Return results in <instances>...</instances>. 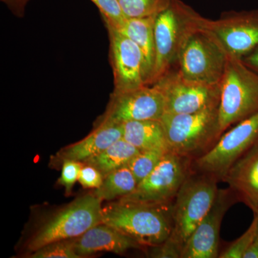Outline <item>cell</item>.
Returning <instances> with one entry per match:
<instances>
[{
  "mask_svg": "<svg viewBox=\"0 0 258 258\" xmlns=\"http://www.w3.org/2000/svg\"><path fill=\"white\" fill-rule=\"evenodd\" d=\"M102 222L144 247L165 242L172 232L173 204L149 205L118 200L102 208Z\"/></svg>",
  "mask_w": 258,
  "mask_h": 258,
  "instance_id": "1",
  "label": "cell"
},
{
  "mask_svg": "<svg viewBox=\"0 0 258 258\" xmlns=\"http://www.w3.org/2000/svg\"><path fill=\"white\" fill-rule=\"evenodd\" d=\"M204 18L181 0L158 13L154 20L156 58L152 85L176 69L180 53L188 39L200 28Z\"/></svg>",
  "mask_w": 258,
  "mask_h": 258,
  "instance_id": "2",
  "label": "cell"
},
{
  "mask_svg": "<svg viewBox=\"0 0 258 258\" xmlns=\"http://www.w3.org/2000/svg\"><path fill=\"white\" fill-rule=\"evenodd\" d=\"M160 120L168 150L192 160L208 152L224 134L218 107L193 113H164Z\"/></svg>",
  "mask_w": 258,
  "mask_h": 258,
  "instance_id": "3",
  "label": "cell"
},
{
  "mask_svg": "<svg viewBox=\"0 0 258 258\" xmlns=\"http://www.w3.org/2000/svg\"><path fill=\"white\" fill-rule=\"evenodd\" d=\"M215 176L192 171L173 204L172 232L168 240L182 252L185 244L212 208L218 191Z\"/></svg>",
  "mask_w": 258,
  "mask_h": 258,
  "instance_id": "4",
  "label": "cell"
},
{
  "mask_svg": "<svg viewBox=\"0 0 258 258\" xmlns=\"http://www.w3.org/2000/svg\"><path fill=\"white\" fill-rule=\"evenodd\" d=\"M258 112V74L242 59L228 55L220 83L219 121L222 132Z\"/></svg>",
  "mask_w": 258,
  "mask_h": 258,
  "instance_id": "5",
  "label": "cell"
},
{
  "mask_svg": "<svg viewBox=\"0 0 258 258\" xmlns=\"http://www.w3.org/2000/svg\"><path fill=\"white\" fill-rule=\"evenodd\" d=\"M101 202L93 193L75 200L38 229L28 242V252H34L56 241L76 238L101 223Z\"/></svg>",
  "mask_w": 258,
  "mask_h": 258,
  "instance_id": "6",
  "label": "cell"
},
{
  "mask_svg": "<svg viewBox=\"0 0 258 258\" xmlns=\"http://www.w3.org/2000/svg\"><path fill=\"white\" fill-rule=\"evenodd\" d=\"M228 55L216 38L202 26L185 44L176 69L184 79L209 85H220Z\"/></svg>",
  "mask_w": 258,
  "mask_h": 258,
  "instance_id": "7",
  "label": "cell"
},
{
  "mask_svg": "<svg viewBox=\"0 0 258 258\" xmlns=\"http://www.w3.org/2000/svg\"><path fill=\"white\" fill-rule=\"evenodd\" d=\"M258 142V112L222 134L208 152L192 161V170L224 178L232 165Z\"/></svg>",
  "mask_w": 258,
  "mask_h": 258,
  "instance_id": "8",
  "label": "cell"
},
{
  "mask_svg": "<svg viewBox=\"0 0 258 258\" xmlns=\"http://www.w3.org/2000/svg\"><path fill=\"white\" fill-rule=\"evenodd\" d=\"M192 159L168 151L157 167L119 201L161 205L172 203L192 171Z\"/></svg>",
  "mask_w": 258,
  "mask_h": 258,
  "instance_id": "9",
  "label": "cell"
},
{
  "mask_svg": "<svg viewBox=\"0 0 258 258\" xmlns=\"http://www.w3.org/2000/svg\"><path fill=\"white\" fill-rule=\"evenodd\" d=\"M156 84L164 93L165 113H197L217 108L220 104V85L189 81L183 78L176 69L167 73Z\"/></svg>",
  "mask_w": 258,
  "mask_h": 258,
  "instance_id": "10",
  "label": "cell"
},
{
  "mask_svg": "<svg viewBox=\"0 0 258 258\" xmlns=\"http://www.w3.org/2000/svg\"><path fill=\"white\" fill-rule=\"evenodd\" d=\"M203 26L232 57L242 58L258 46V10L229 12L217 20L204 18Z\"/></svg>",
  "mask_w": 258,
  "mask_h": 258,
  "instance_id": "11",
  "label": "cell"
},
{
  "mask_svg": "<svg viewBox=\"0 0 258 258\" xmlns=\"http://www.w3.org/2000/svg\"><path fill=\"white\" fill-rule=\"evenodd\" d=\"M165 113V98L157 84L111 94L101 120L115 123L132 120H160Z\"/></svg>",
  "mask_w": 258,
  "mask_h": 258,
  "instance_id": "12",
  "label": "cell"
},
{
  "mask_svg": "<svg viewBox=\"0 0 258 258\" xmlns=\"http://www.w3.org/2000/svg\"><path fill=\"white\" fill-rule=\"evenodd\" d=\"M106 27L114 77L113 92H125L149 85L145 59L138 45L114 27Z\"/></svg>",
  "mask_w": 258,
  "mask_h": 258,
  "instance_id": "13",
  "label": "cell"
},
{
  "mask_svg": "<svg viewBox=\"0 0 258 258\" xmlns=\"http://www.w3.org/2000/svg\"><path fill=\"white\" fill-rule=\"evenodd\" d=\"M237 201L230 188L218 189L212 208L185 244L181 258L219 257L222 220L226 212Z\"/></svg>",
  "mask_w": 258,
  "mask_h": 258,
  "instance_id": "14",
  "label": "cell"
},
{
  "mask_svg": "<svg viewBox=\"0 0 258 258\" xmlns=\"http://www.w3.org/2000/svg\"><path fill=\"white\" fill-rule=\"evenodd\" d=\"M238 201L258 215V142L230 168L223 181Z\"/></svg>",
  "mask_w": 258,
  "mask_h": 258,
  "instance_id": "15",
  "label": "cell"
},
{
  "mask_svg": "<svg viewBox=\"0 0 258 258\" xmlns=\"http://www.w3.org/2000/svg\"><path fill=\"white\" fill-rule=\"evenodd\" d=\"M142 247L133 239L103 222L74 238L75 250L81 258L99 252L123 254L128 249Z\"/></svg>",
  "mask_w": 258,
  "mask_h": 258,
  "instance_id": "16",
  "label": "cell"
},
{
  "mask_svg": "<svg viewBox=\"0 0 258 258\" xmlns=\"http://www.w3.org/2000/svg\"><path fill=\"white\" fill-rule=\"evenodd\" d=\"M123 124L100 120L88 137L62 149L57 154V159L61 162L66 159L83 162L123 138Z\"/></svg>",
  "mask_w": 258,
  "mask_h": 258,
  "instance_id": "17",
  "label": "cell"
},
{
  "mask_svg": "<svg viewBox=\"0 0 258 258\" xmlns=\"http://www.w3.org/2000/svg\"><path fill=\"white\" fill-rule=\"evenodd\" d=\"M155 17L156 15L143 18L125 19L119 27L115 28L135 42L143 52L149 85H152L156 58L154 40Z\"/></svg>",
  "mask_w": 258,
  "mask_h": 258,
  "instance_id": "18",
  "label": "cell"
},
{
  "mask_svg": "<svg viewBox=\"0 0 258 258\" xmlns=\"http://www.w3.org/2000/svg\"><path fill=\"white\" fill-rule=\"evenodd\" d=\"M123 124V139L140 151L168 150L165 132L160 120H132Z\"/></svg>",
  "mask_w": 258,
  "mask_h": 258,
  "instance_id": "19",
  "label": "cell"
},
{
  "mask_svg": "<svg viewBox=\"0 0 258 258\" xmlns=\"http://www.w3.org/2000/svg\"><path fill=\"white\" fill-rule=\"evenodd\" d=\"M139 152V149L122 138L98 155L90 158L82 163L96 168L105 177L111 171L128 165V163Z\"/></svg>",
  "mask_w": 258,
  "mask_h": 258,
  "instance_id": "20",
  "label": "cell"
},
{
  "mask_svg": "<svg viewBox=\"0 0 258 258\" xmlns=\"http://www.w3.org/2000/svg\"><path fill=\"white\" fill-rule=\"evenodd\" d=\"M137 185L138 181L126 165L107 174L101 186L93 194L102 201H109L124 198L133 192Z\"/></svg>",
  "mask_w": 258,
  "mask_h": 258,
  "instance_id": "21",
  "label": "cell"
},
{
  "mask_svg": "<svg viewBox=\"0 0 258 258\" xmlns=\"http://www.w3.org/2000/svg\"><path fill=\"white\" fill-rule=\"evenodd\" d=\"M126 19L155 16L170 5L171 0H118Z\"/></svg>",
  "mask_w": 258,
  "mask_h": 258,
  "instance_id": "22",
  "label": "cell"
},
{
  "mask_svg": "<svg viewBox=\"0 0 258 258\" xmlns=\"http://www.w3.org/2000/svg\"><path fill=\"white\" fill-rule=\"evenodd\" d=\"M167 152L161 149L140 151L132 159L127 166L133 173L138 184L152 172Z\"/></svg>",
  "mask_w": 258,
  "mask_h": 258,
  "instance_id": "23",
  "label": "cell"
},
{
  "mask_svg": "<svg viewBox=\"0 0 258 258\" xmlns=\"http://www.w3.org/2000/svg\"><path fill=\"white\" fill-rule=\"evenodd\" d=\"M30 258H81L74 248V239L56 241L31 252Z\"/></svg>",
  "mask_w": 258,
  "mask_h": 258,
  "instance_id": "24",
  "label": "cell"
},
{
  "mask_svg": "<svg viewBox=\"0 0 258 258\" xmlns=\"http://www.w3.org/2000/svg\"><path fill=\"white\" fill-rule=\"evenodd\" d=\"M258 217L254 216L253 222L247 230L241 235L238 239L234 241L222 252L219 254L220 258H243L244 254L252 244L256 232H257Z\"/></svg>",
  "mask_w": 258,
  "mask_h": 258,
  "instance_id": "25",
  "label": "cell"
},
{
  "mask_svg": "<svg viewBox=\"0 0 258 258\" xmlns=\"http://www.w3.org/2000/svg\"><path fill=\"white\" fill-rule=\"evenodd\" d=\"M101 12L106 25L114 28L119 27L125 21V17L120 9L118 0H91Z\"/></svg>",
  "mask_w": 258,
  "mask_h": 258,
  "instance_id": "26",
  "label": "cell"
},
{
  "mask_svg": "<svg viewBox=\"0 0 258 258\" xmlns=\"http://www.w3.org/2000/svg\"><path fill=\"white\" fill-rule=\"evenodd\" d=\"M81 163L70 159H66L62 162V171L58 181L60 184L64 186L67 195H71L75 184L79 181L80 171L83 166Z\"/></svg>",
  "mask_w": 258,
  "mask_h": 258,
  "instance_id": "27",
  "label": "cell"
},
{
  "mask_svg": "<svg viewBox=\"0 0 258 258\" xmlns=\"http://www.w3.org/2000/svg\"><path fill=\"white\" fill-rule=\"evenodd\" d=\"M104 176L92 166L84 164L80 171L79 181L86 188L97 189L103 183Z\"/></svg>",
  "mask_w": 258,
  "mask_h": 258,
  "instance_id": "28",
  "label": "cell"
},
{
  "mask_svg": "<svg viewBox=\"0 0 258 258\" xmlns=\"http://www.w3.org/2000/svg\"><path fill=\"white\" fill-rule=\"evenodd\" d=\"M150 257L158 258H181V251L175 244L166 240L159 245L154 246Z\"/></svg>",
  "mask_w": 258,
  "mask_h": 258,
  "instance_id": "29",
  "label": "cell"
},
{
  "mask_svg": "<svg viewBox=\"0 0 258 258\" xmlns=\"http://www.w3.org/2000/svg\"><path fill=\"white\" fill-rule=\"evenodd\" d=\"M8 6L13 14L18 17H23L25 13V7L30 0H1Z\"/></svg>",
  "mask_w": 258,
  "mask_h": 258,
  "instance_id": "30",
  "label": "cell"
},
{
  "mask_svg": "<svg viewBox=\"0 0 258 258\" xmlns=\"http://www.w3.org/2000/svg\"><path fill=\"white\" fill-rule=\"evenodd\" d=\"M241 59L247 67L258 74V46Z\"/></svg>",
  "mask_w": 258,
  "mask_h": 258,
  "instance_id": "31",
  "label": "cell"
},
{
  "mask_svg": "<svg viewBox=\"0 0 258 258\" xmlns=\"http://www.w3.org/2000/svg\"><path fill=\"white\" fill-rule=\"evenodd\" d=\"M254 216H257L258 217V215H254ZM243 258H258V225L255 237H254V240L249 246V248L244 254Z\"/></svg>",
  "mask_w": 258,
  "mask_h": 258,
  "instance_id": "32",
  "label": "cell"
}]
</instances>
